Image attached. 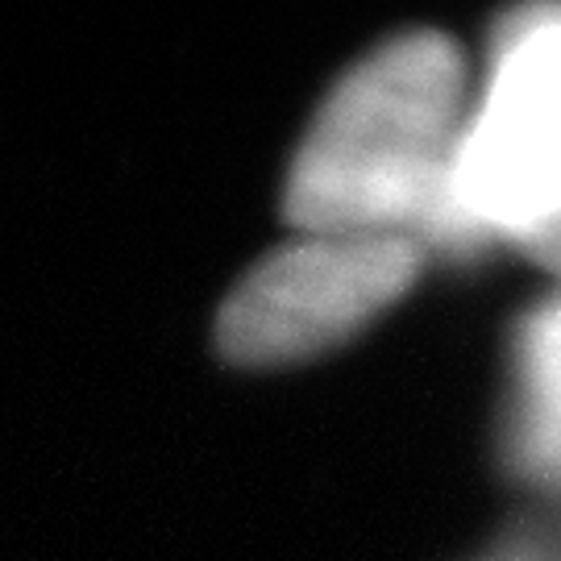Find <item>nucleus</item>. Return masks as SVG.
Wrapping results in <instances>:
<instances>
[{"label":"nucleus","mask_w":561,"mask_h":561,"mask_svg":"<svg viewBox=\"0 0 561 561\" xmlns=\"http://www.w3.org/2000/svg\"><path fill=\"white\" fill-rule=\"evenodd\" d=\"M495 454L512 486L561 516V279L524 308L503 345Z\"/></svg>","instance_id":"20e7f679"},{"label":"nucleus","mask_w":561,"mask_h":561,"mask_svg":"<svg viewBox=\"0 0 561 561\" xmlns=\"http://www.w3.org/2000/svg\"><path fill=\"white\" fill-rule=\"evenodd\" d=\"M470 561H561V516H528Z\"/></svg>","instance_id":"39448f33"},{"label":"nucleus","mask_w":561,"mask_h":561,"mask_svg":"<svg viewBox=\"0 0 561 561\" xmlns=\"http://www.w3.org/2000/svg\"><path fill=\"white\" fill-rule=\"evenodd\" d=\"M428 266L421 241L304 233L225 296L217 350L245 370L321 358L400 304Z\"/></svg>","instance_id":"7ed1b4c3"},{"label":"nucleus","mask_w":561,"mask_h":561,"mask_svg":"<svg viewBox=\"0 0 561 561\" xmlns=\"http://www.w3.org/2000/svg\"><path fill=\"white\" fill-rule=\"evenodd\" d=\"M470 96L461 46L408 30L362 55L324 96L283 183L304 233L408 238L433 250Z\"/></svg>","instance_id":"f257e3e1"},{"label":"nucleus","mask_w":561,"mask_h":561,"mask_svg":"<svg viewBox=\"0 0 561 561\" xmlns=\"http://www.w3.org/2000/svg\"><path fill=\"white\" fill-rule=\"evenodd\" d=\"M520 254L561 279V4L495 18L470 83L428 262Z\"/></svg>","instance_id":"f03ea898"}]
</instances>
